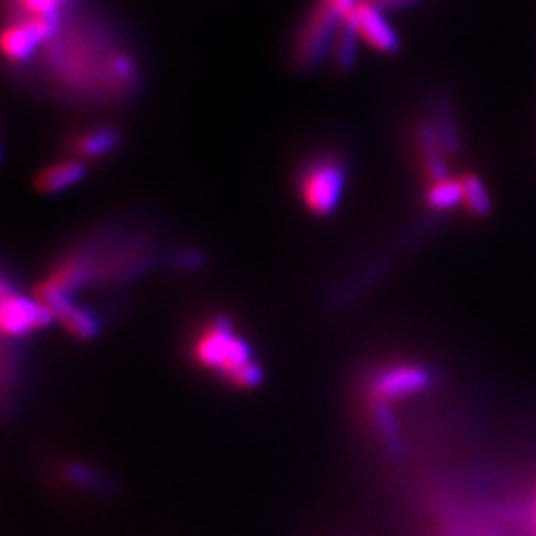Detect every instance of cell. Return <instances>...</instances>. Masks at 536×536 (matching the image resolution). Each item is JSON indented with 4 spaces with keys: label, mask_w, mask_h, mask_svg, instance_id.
Instances as JSON below:
<instances>
[{
    "label": "cell",
    "mask_w": 536,
    "mask_h": 536,
    "mask_svg": "<svg viewBox=\"0 0 536 536\" xmlns=\"http://www.w3.org/2000/svg\"><path fill=\"white\" fill-rule=\"evenodd\" d=\"M195 360L203 368L221 372L227 378L241 366L253 362V348L235 332L229 318L219 316L195 342Z\"/></svg>",
    "instance_id": "obj_3"
},
{
    "label": "cell",
    "mask_w": 536,
    "mask_h": 536,
    "mask_svg": "<svg viewBox=\"0 0 536 536\" xmlns=\"http://www.w3.org/2000/svg\"><path fill=\"white\" fill-rule=\"evenodd\" d=\"M90 32L62 24L58 34L44 44L46 74L76 96L126 100L141 82L134 56L120 48H104V40Z\"/></svg>",
    "instance_id": "obj_1"
},
{
    "label": "cell",
    "mask_w": 536,
    "mask_h": 536,
    "mask_svg": "<svg viewBox=\"0 0 536 536\" xmlns=\"http://www.w3.org/2000/svg\"><path fill=\"white\" fill-rule=\"evenodd\" d=\"M124 141V134L116 126H94L72 137V151L76 159L90 161L112 155Z\"/></svg>",
    "instance_id": "obj_8"
},
{
    "label": "cell",
    "mask_w": 536,
    "mask_h": 536,
    "mask_svg": "<svg viewBox=\"0 0 536 536\" xmlns=\"http://www.w3.org/2000/svg\"><path fill=\"white\" fill-rule=\"evenodd\" d=\"M372 417H374V423H376L386 447L394 455H402V429H400V423H398V419H396V415H394V411L390 407V402L374 398L372 400Z\"/></svg>",
    "instance_id": "obj_11"
},
{
    "label": "cell",
    "mask_w": 536,
    "mask_h": 536,
    "mask_svg": "<svg viewBox=\"0 0 536 536\" xmlns=\"http://www.w3.org/2000/svg\"><path fill=\"white\" fill-rule=\"evenodd\" d=\"M425 203L433 211H451L463 203V183L461 177H445L439 181H433L427 187Z\"/></svg>",
    "instance_id": "obj_12"
},
{
    "label": "cell",
    "mask_w": 536,
    "mask_h": 536,
    "mask_svg": "<svg viewBox=\"0 0 536 536\" xmlns=\"http://www.w3.org/2000/svg\"><path fill=\"white\" fill-rule=\"evenodd\" d=\"M346 187V165L334 153L308 159L298 175V191L306 209L316 217L332 215Z\"/></svg>",
    "instance_id": "obj_2"
},
{
    "label": "cell",
    "mask_w": 536,
    "mask_h": 536,
    "mask_svg": "<svg viewBox=\"0 0 536 536\" xmlns=\"http://www.w3.org/2000/svg\"><path fill=\"white\" fill-rule=\"evenodd\" d=\"M346 20H350L360 40H364L370 48L384 54L400 52L402 40L398 30L388 22L384 10L372 4L370 0H358L356 8Z\"/></svg>",
    "instance_id": "obj_6"
},
{
    "label": "cell",
    "mask_w": 536,
    "mask_h": 536,
    "mask_svg": "<svg viewBox=\"0 0 536 536\" xmlns=\"http://www.w3.org/2000/svg\"><path fill=\"white\" fill-rule=\"evenodd\" d=\"M66 479L74 485H80V487H90V489H102L106 485V481L90 467L86 465H68L66 467Z\"/></svg>",
    "instance_id": "obj_17"
},
{
    "label": "cell",
    "mask_w": 536,
    "mask_h": 536,
    "mask_svg": "<svg viewBox=\"0 0 536 536\" xmlns=\"http://www.w3.org/2000/svg\"><path fill=\"white\" fill-rule=\"evenodd\" d=\"M340 26L342 18L332 12L324 0H320L302 20L292 46V62L300 70H312L320 66L324 58L334 50Z\"/></svg>",
    "instance_id": "obj_4"
},
{
    "label": "cell",
    "mask_w": 536,
    "mask_h": 536,
    "mask_svg": "<svg viewBox=\"0 0 536 536\" xmlns=\"http://www.w3.org/2000/svg\"><path fill=\"white\" fill-rule=\"evenodd\" d=\"M433 126L439 134V139L443 143V149L447 151V155H457L459 149H461V132H459V126H457V118H455V112L449 104L447 98H439L435 102V108H433Z\"/></svg>",
    "instance_id": "obj_10"
},
{
    "label": "cell",
    "mask_w": 536,
    "mask_h": 536,
    "mask_svg": "<svg viewBox=\"0 0 536 536\" xmlns=\"http://www.w3.org/2000/svg\"><path fill=\"white\" fill-rule=\"evenodd\" d=\"M14 18H62V8L54 0H12Z\"/></svg>",
    "instance_id": "obj_15"
},
{
    "label": "cell",
    "mask_w": 536,
    "mask_h": 536,
    "mask_svg": "<svg viewBox=\"0 0 536 536\" xmlns=\"http://www.w3.org/2000/svg\"><path fill=\"white\" fill-rule=\"evenodd\" d=\"M358 32L354 30V26L350 24V20H342V26L338 30V38L332 50V58L334 64L340 72H350L354 62H356V54H358Z\"/></svg>",
    "instance_id": "obj_14"
},
{
    "label": "cell",
    "mask_w": 536,
    "mask_h": 536,
    "mask_svg": "<svg viewBox=\"0 0 536 536\" xmlns=\"http://www.w3.org/2000/svg\"><path fill=\"white\" fill-rule=\"evenodd\" d=\"M54 314L36 298L30 300L10 284L2 282V306H0V328L6 336H26L30 332L42 330L50 324Z\"/></svg>",
    "instance_id": "obj_5"
},
{
    "label": "cell",
    "mask_w": 536,
    "mask_h": 536,
    "mask_svg": "<svg viewBox=\"0 0 536 536\" xmlns=\"http://www.w3.org/2000/svg\"><path fill=\"white\" fill-rule=\"evenodd\" d=\"M370 2L382 10H398V8H405V6H413L419 0H370Z\"/></svg>",
    "instance_id": "obj_19"
},
{
    "label": "cell",
    "mask_w": 536,
    "mask_h": 536,
    "mask_svg": "<svg viewBox=\"0 0 536 536\" xmlns=\"http://www.w3.org/2000/svg\"><path fill=\"white\" fill-rule=\"evenodd\" d=\"M86 175V163L82 159H66V161H58L46 169H42L36 179H34V187L40 193H60L66 191L70 187H74L76 183H80Z\"/></svg>",
    "instance_id": "obj_9"
},
{
    "label": "cell",
    "mask_w": 536,
    "mask_h": 536,
    "mask_svg": "<svg viewBox=\"0 0 536 536\" xmlns=\"http://www.w3.org/2000/svg\"><path fill=\"white\" fill-rule=\"evenodd\" d=\"M461 183H463V205L467 207V211L477 219L489 217L493 213V201L483 179L475 173H463Z\"/></svg>",
    "instance_id": "obj_13"
},
{
    "label": "cell",
    "mask_w": 536,
    "mask_h": 536,
    "mask_svg": "<svg viewBox=\"0 0 536 536\" xmlns=\"http://www.w3.org/2000/svg\"><path fill=\"white\" fill-rule=\"evenodd\" d=\"M326 4H328V8L332 10V12H336L342 20H346L350 14H352V10L356 8V4H358V0H324Z\"/></svg>",
    "instance_id": "obj_18"
},
{
    "label": "cell",
    "mask_w": 536,
    "mask_h": 536,
    "mask_svg": "<svg viewBox=\"0 0 536 536\" xmlns=\"http://www.w3.org/2000/svg\"><path fill=\"white\" fill-rule=\"evenodd\" d=\"M431 384V374L419 364H398L380 370L372 380V396L384 402H398L421 394Z\"/></svg>",
    "instance_id": "obj_7"
},
{
    "label": "cell",
    "mask_w": 536,
    "mask_h": 536,
    "mask_svg": "<svg viewBox=\"0 0 536 536\" xmlns=\"http://www.w3.org/2000/svg\"><path fill=\"white\" fill-rule=\"evenodd\" d=\"M227 380H229L233 386L241 388V390H253V388H257V386L263 384V380H265V372H263V368L253 360V362L241 366L239 370H235L231 376H227Z\"/></svg>",
    "instance_id": "obj_16"
},
{
    "label": "cell",
    "mask_w": 536,
    "mask_h": 536,
    "mask_svg": "<svg viewBox=\"0 0 536 536\" xmlns=\"http://www.w3.org/2000/svg\"><path fill=\"white\" fill-rule=\"evenodd\" d=\"M66 2H70V0H54V4H58L60 8H64V4H66Z\"/></svg>",
    "instance_id": "obj_20"
}]
</instances>
